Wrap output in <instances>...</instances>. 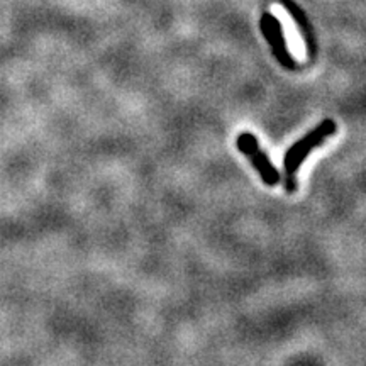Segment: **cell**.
I'll return each instance as SVG.
<instances>
[{"mask_svg": "<svg viewBox=\"0 0 366 366\" xmlns=\"http://www.w3.org/2000/svg\"><path fill=\"white\" fill-rule=\"evenodd\" d=\"M236 146L241 151L243 154H246L247 160L251 161L253 168L256 170L260 179L263 180L265 185L268 187H275V185L280 183L282 180V175H280L278 170L273 166V163L270 161L268 154L261 150V144L256 139V136L253 132H241L236 139Z\"/></svg>", "mask_w": 366, "mask_h": 366, "instance_id": "obj_2", "label": "cell"}, {"mask_svg": "<svg viewBox=\"0 0 366 366\" xmlns=\"http://www.w3.org/2000/svg\"><path fill=\"white\" fill-rule=\"evenodd\" d=\"M336 131H338L336 122L332 119H324L317 128L307 132L304 138H301L288 148L283 156V187L288 194H294L297 190V173L304 165L305 158L325 139L331 138Z\"/></svg>", "mask_w": 366, "mask_h": 366, "instance_id": "obj_1", "label": "cell"}, {"mask_svg": "<svg viewBox=\"0 0 366 366\" xmlns=\"http://www.w3.org/2000/svg\"><path fill=\"white\" fill-rule=\"evenodd\" d=\"M270 12L276 17L282 26V34L285 38V43H287L288 53L292 54V58L298 61H305L307 60V48H305V41L302 38L301 31H298L297 24H295L294 17L288 12L287 7L282 6V3H273L270 7Z\"/></svg>", "mask_w": 366, "mask_h": 366, "instance_id": "obj_3", "label": "cell"}]
</instances>
